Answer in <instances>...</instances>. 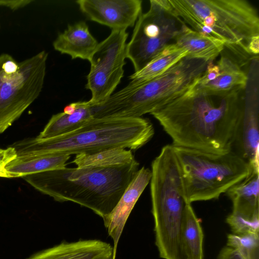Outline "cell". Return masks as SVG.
<instances>
[{"mask_svg":"<svg viewBox=\"0 0 259 259\" xmlns=\"http://www.w3.org/2000/svg\"><path fill=\"white\" fill-rule=\"evenodd\" d=\"M244 90L220 97L189 89L150 114L171 138L172 145L225 154L232 151Z\"/></svg>","mask_w":259,"mask_h":259,"instance_id":"obj_1","label":"cell"},{"mask_svg":"<svg viewBox=\"0 0 259 259\" xmlns=\"http://www.w3.org/2000/svg\"><path fill=\"white\" fill-rule=\"evenodd\" d=\"M139 165L136 160L111 166L65 167L22 178L55 201L73 202L103 218L115 207Z\"/></svg>","mask_w":259,"mask_h":259,"instance_id":"obj_2","label":"cell"},{"mask_svg":"<svg viewBox=\"0 0 259 259\" xmlns=\"http://www.w3.org/2000/svg\"><path fill=\"white\" fill-rule=\"evenodd\" d=\"M154 135L151 121L143 117H93L78 129L49 139L28 138L11 147L17 156L91 154L113 149L136 150Z\"/></svg>","mask_w":259,"mask_h":259,"instance_id":"obj_3","label":"cell"},{"mask_svg":"<svg viewBox=\"0 0 259 259\" xmlns=\"http://www.w3.org/2000/svg\"><path fill=\"white\" fill-rule=\"evenodd\" d=\"M205 60L186 56L150 80L131 81L102 104L92 108L94 118H136L154 112L187 92L205 71Z\"/></svg>","mask_w":259,"mask_h":259,"instance_id":"obj_4","label":"cell"},{"mask_svg":"<svg viewBox=\"0 0 259 259\" xmlns=\"http://www.w3.org/2000/svg\"><path fill=\"white\" fill-rule=\"evenodd\" d=\"M169 11L192 29L236 46L247 53L259 35L256 8L246 0H168Z\"/></svg>","mask_w":259,"mask_h":259,"instance_id":"obj_5","label":"cell"},{"mask_svg":"<svg viewBox=\"0 0 259 259\" xmlns=\"http://www.w3.org/2000/svg\"><path fill=\"white\" fill-rule=\"evenodd\" d=\"M172 147L187 203L219 199L222 194L244 180L251 169L246 161L232 151L217 154Z\"/></svg>","mask_w":259,"mask_h":259,"instance_id":"obj_6","label":"cell"},{"mask_svg":"<svg viewBox=\"0 0 259 259\" xmlns=\"http://www.w3.org/2000/svg\"><path fill=\"white\" fill-rule=\"evenodd\" d=\"M48 53L42 51L17 62L0 55V134L19 118L42 91Z\"/></svg>","mask_w":259,"mask_h":259,"instance_id":"obj_7","label":"cell"},{"mask_svg":"<svg viewBox=\"0 0 259 259\" xmlns=\"http://www.w3.org/2000/svg\"><path fill=\"white\" fill-rule=\"evenodd\" d=\"M150 193L154 227L171 232L182 225L187 204L172 145L163 146L151 163Z\"/></svg>","mask_w":259,"mask_h":259,"instance_id":"obj_8","label":"cell"},{"mask_svg":"<svg viewBox=\"0 0 259 259\" xmlns=\"http://www.w3.org/2000/svg\"><path fill=\"white\" fill-rule=\"evenodd\" d=\"M183 23L170 12L167 0H150L149 10L139 16L129 42L126 58L132 63L135 72L142 69L169 42L179 28L177 21Z\"/></svg>","mask_w":259,"mask_h":259,"instance_id":"obj_9","label":"cell"},{"mask_svg":"<svg viewBox=\"0 0 259 259\" xmlns=\"http://www.w3.org/2000/svg\"><path fill=\"white\" fill-rule=\"evenodd\" d=\"M128 35L125 30H112L98 44L89 61L90 69L85 87L91 93L89 101L93 107L108 99L124 75Z\"/></svg>","mask_w":259,"mask_h":259,"instance_id":"obj_10","label":"cell"},{"mask_svg":"<svg viewBox=\"0 0 259 259\" xmlns=\"http://www.w3.org/2000/svg\"><path fill=\"white\" fill-rule=\"evenodd\" d=\"M247 73L245 95L241 100L234 133L232 151L251 168L259 169L258 64L252 63Z\"/></svg>","mask_w":259,"mask_h":259,"instance_id":"obj_11","label":"cell"},{"mask_svg":"<svg viewBox=\"0 0 259 259\" xmlns=\"http://www.w3.org/2000/svg\"><path fill=\"white\" fill-rule=\"evenodd\" d=\"M247 79V73L231 57L223 55L216 63H207L204 72L189 89L205 95L224 97L244 90Z\"/></svg>","mask_w":259,"mask_h":259,"instance_id":"obj_12","label":"cell"},{"mask_svg":"<svg viewBox=\"0 0 259 259\" xmlns=\"http://www.w3.org/2000/svg\"><path fill=\"white\" fill-rule=\"evenodd\" d=\"M80 11L91 21L112 30L135 26L142 13L141 0H78Z\"/></svg>","mask_w":259,"mask_h":259,"instance_id":"obj_13","label":"cell"},{"mask_svg":"<svg viewBox=\"0 0 259 259\" xmlns=\"http://www.w3.org/2000/svg\"><path fill=\"white\" fill-rule=\"evenodd\" d=\"M151 170L143 166L139 169L112 211L103 218L108 235L113 241L115 259L117 244L125 224L136 202L150 182Z\"/></svg>","mask_w":259,"mask_h":259,"instance_id":"obj_14","label":"cell"},{"mask_svg":"<svg viewBox=\"0 0 259 259\" xmlns=\"http://www.w3.org/2000/svg\"><path fill=\"white\" fill-rule=\"evenodd\" d=\"M113 247L100 240L62 242L26 259H112Z\"/></svg>","mask_w":259,"mask_h":259,"instance_id":"obj_15","label":"cell"},{"mask_svg":"<svg viewBox=\"0 0 259 259\" xmlns=\"http://www.w3.org/2000/svg\"><path fill=\"white\" fill-rule=\"evenodd\" d=\"M98 44L87 24L81 21L69 24L63 32L58 34L53 46L56 51L69 55L72 59L89 61Z\"/></svg>","mask_w":259,"mask_h":259,"instance_id":"obj_16","label":"cell"},{"mask_svg":"<svg viewBox=\"0 0 259 259\" xmlns=\"http://www.w3.org/2000/svg\"><path fill=\"white\" fill-rule=\"evenodd\" d=\"M174 40V43L187 51V56L208 62L213 61L226 46L224 41L198 32L184 23L181 24Z\"/></svg>","mask_w":259,"mask_h":259,"instance_id":"obj_17","label":"cell"},{"mask_svg":"<svg viewBox=\"0 0 259 259\" xmlns=\"http://www.w3.org/2000/svg\"><path fill=\"white\" fill-rule=\"evenodd\" d=\"M76 104V109L71 113L62 112L53 115L36 138L49 139L70 133L93 117V106L89 101H78Z\"/></svg>","mask_w":259,"mask_h":259,"instance_id":"obj_18","label":"cell"},{"mask_svg":"<svg viewBox=\"0 0 259 259\" xmlns=\"http://www.w3.org/2000/svg\"><path fill=\"white\" fill-rule=\"evenodd\" d=\"M71 155L47 154L17 156L5 166L8 178H19L66 167Z\"/></svg>","mask_w":259,"mask_h":259,"instance_id":"obj_19","label":"cell"},{"mask_svg":"<svg viewBox=\"0 0 259 259\" xmlns=\"http://www.w3.org/2000/svg\"><path fill=\"white\" fill-rule=\"evenodd\" d=\"M203 233L191 204L185 205L181 230V246L184 259H203Z\"/></svg>","mask_w":259,"mask_h":259,"instance_id":"obj_20","label":"cell"},{"mask_svg":"<svg viewBox=\"0 0 259 259\" xmlns=\"http://www.w3.org/2000/svg\"><path fill=\"white\" fill-rule=\"evenodd\" d=\"M225 193L232 202V210L259 211V169L251 168L244 180Z\"/></svg>","mask_w":259,"mask_h":259,"instance_id":"obj_21","label":"cell"},{"mask_svg":"<svg viewBox=\"0 0 259 259\" xmlns=\"http://www.w3.org/2000/svg\"><path fill=\"white\" fill-rule=\"evenodd\" d=\"M188 55L175 43L169 44L140 70L129 76L132 81L143 82L157 77Z\"/></svg>","mask_w":259,"mask_h":259,"instance_id":"obj_22","label":"cell"},{"mask_svg":"<svg viewBox=\"0 0 259 259\" xmlns=\"http://www.w3.org/2000/svg\"><path fill=\"white\" fill-rule=\"evenodd\" d=\"M136 160L132 150L118 148L91 154H77L72 162L76 167L105 166L125 164Z\"/></svg>","mask_w":259,"mask_h":259,"instance_id":"obj_23","label":"cell"},{"mask_svg":"<svg viewBox=\"0 0 259 259\" xmlns=\"http://www.w3.org/2000/svg\"><path fill=\"white\" fill-rule=\"evenodd\" d=\"M226 223L232 234L259 235V212L232 210Z\"/></svg>","mask_w":259,"mask_h":259,"instance_id":"obj_24","label":"cell"},{"mask_svg":"<svg viewBox=\"0 0 259 259\" xmlns=\"http://www.w3.org/2000/svg\"><path fill=\"white\" fill-rule=\"evenodd\" d=\"M226 246L238 249L245 259H259V235L229 234Z\"/></svg>","mask_w":259,"mask_h":259,"instance_id":"obj_25","label":"cell"},{"mask_svg":"<svg viewBox=\"0 0 259 259\" xmlns=\"http://www.w3.org/2000/svg\"><path fill=\"white\" fill-rule=\"evenodd\" d=\"M17 157L15 150L10 146L7 149L0 148V177L8 178L5 166Z\"/></svg>","mask_w":259,"mask_h":259,"instance_id":"obj_26","label":"cell"},{"mask_svg":"<svg viewBox=\"0 0 259 259\" xmlns=\"http://www.w3.org/2000/svg\"><path fill=\"white\" fill-rule=\"evenodd\" d=\"M217 259H245L240 251L233 247L226 246L220 251Z\"/></svg>","mask_w":259,"mask_h":259,"instance_id":"obj_27","label":"cell"},{"mask_svg":"<svg viewBox=\"0 0 259 259\" xmlns=\"http://www.w3.org/2000/svg\"><path fill=\"white\" fill-rule=\"evenodd\" d=\"M33 2V0H0V6L14 11L24 7Z\"/></svg>","mask_w":259,"mask_h":259,"instance_id":"obj_28","label":"cell"},{"mask_svg":"<svg viewBox=\"0 0 259 259\" xmlns=\"http://www.w3.org/2000/svg\"><path fill=\"white\" fill-rule=\"evenodd\" d=\"M259 53V35L252 37L247 46V54L258 56Z\"/></svg>","mask_w":259,"mask_h":259,"instance_id":"obj_29","label":"cell"},{"mask_svg":"<svg viewBox=\"0 0 259 259\" xmlns=\"http://www.w3.org/2000/svg\"><path fill=\"white\" fill-rule=\"evenodd\" d=\"M112 259V258H111Z\"/></svg>","mask_w":259,"mask_h":259,"instance_id":"obj_30","label":"cell"}]
</instances>
